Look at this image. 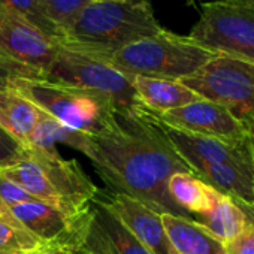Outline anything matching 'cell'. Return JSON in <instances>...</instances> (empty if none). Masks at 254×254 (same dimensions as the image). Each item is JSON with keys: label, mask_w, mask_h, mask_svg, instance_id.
Instances as JSON below:
<instances>
[{"label": "cell", "mask_w": 254, "mask_h": 254, "mask_svg": "<svg viewBox=\"0 0 254 254\" xmlns=\"http://www.w3.org/2000/svg\"><path fill=\"white\" fill-rule=\"evenodd\" d=\"M84 154L111 193L132 196L159 214L191 218L168 191L172 175L191 169L148 109H114L103 129L88 135Z\"/></svg>", "instance_id": "1"}, {"label": "cell", "mask_w": 254, "mask_h": 254, "mask_svg": "<svg viewBox=\"0 0 254 254\" xmlns=\"http://www.w3.org/2000/svg\"><path fill=\"white\" fill-rule=\"evenodd\" d=\"M163 30L148 0L90 2L64 27L60 45L103 60L126 45Z\"/></svg>", "instance_id": "2"}, {"label": "cell", "mask_w": 254, "mask_h": 254, "mask_svg": "<svg viewBox=\"0 0 254 254\" xmlns=\"http://www.w3.org/2000/svg\"><path fill=\"white\" fill-rule=\"evenodd\" d=\"M215 53L203 48L189 36L163 30L139 39L105 57L112 67L129 76H151L181 81L214 59Z\"/></svg>", "instance_id": "3"}, {"label": "cell", "mask_w": 254, "mask_h": 254, "mask_svg": "<svg viewBox=\"0 0 254 254\" xmlns=\"http://www.w3.org/2000/svg\"><path fill=\"white\" fill-rule=\"evenodd\" d=\"M12 90L62 124L87 135L102 130L115 109L97 93L48 79H17Z\"/></svg>", "instance_id": "4"}, {"label": "cell", "mask_w": 254, "mask_h": 254, "mask_svg": "<svg viewBox=\"0 0 254 254\" xmlns=\"http://www.w3.org/2000/svg\"><path fill=\"white\" fill-rule=\"evenodd\" d=\"M189 38L215 54L254 63V3L250 0L205 3Z\"/></svg>", "instance_id": "5"}, {"label": "cell", "mask_w": 254, "mask_h": 254, "mask_svg": "<svg viewBox=\"0 0 254 254\" xmlns=\"http://www.w3.org/2000/svg\"><path fill=\"white\" fill-rule=\"evenodd\" d=\"M45 79L97 93L118 111L147 109L135 91L132 76L120 72L106 62L64 47H60Z\"/></svg>", "instance_id": "6"}, {"label": "cell", "mask_w": 254, "mask_h": 254, "mask_svg": "<svg viewBox=\"0 0 254 254\" xmlns=\"http://www.w3.org/2000/svg\"><path fill=\"white\" fill-rule=\"evenodd\" d=\"M181 82L199 97L229 109L238 120L254 115V63L215 56Z\"/></svg>", "instance_id": "7"}, {"label": "cell", "mask_w": 254, "mask_h": 254, "mask_svg": "<svg viewBox=\"0 0 254 254\" xmlns=\"http://www.w3.org/2000/svg\"><path fill=\"white\" fill-rule=\"evenodd\" d=\"M72 254H151L97 197L76 217L66 245Z\"/></svg>", "instance_id": "8"}, {"label": "cell", "mask_w": 254, "mask_h": 254, "mask_svg": "<svg viewBox=\"0 0 254 254\" xmlns=\"http://www.w3.org/2000/svg\"><path fill=\"white\" fill-rule=\"evenodd\" d=\"M26 148L42 169L54 208L73 218L97 196L100 189L82 171L78 160L62 159L57 150Z\"/></svg>", "instance_id": "9"}, {"label": "cell", "mask_w": 254, "mask_h": 254, "mask_svg": "<svg viewBox=\"0 0 254 254\" xmlns=\"http://www.w3.org/2000/svg\"><path fill=\"white\" fill-rule=\"evenodd\" d=\"M60 47L59 39L45 33L17 11L0 5V51L5 56L47 78Z\"/></svg>", "instance_id": "10"}, {"label": "cell", "mask_w": 254, "mask_h": 254, "mask_svg": "<svg viewBox=\"0 0 254 254\" xmlns=\"http://www.w3.org/2000/svg\"><path fill=\"white\" fill-rule=\"evenodd\" d=\"M154 115L165 124L189 133L230 144H242L248 141L242 121L224 106L206 99H199L186 106Z\"/></svg>", "instance_id": "11"}, {"label": "cell", "mask_w": 254, "mask_h": 254, "mask_svg": "<svg viewBox=\"0 0 254 254\" xmlns=\"http://www.w3.org/2000/svg\"><path fill=\"white\" fill-rule=\"evenodd\" d=\"M96 197L115 214L151 254H174L162 223V214L141 200L121 193H103L99 190Z\"/></svg>", "instance_id": "12"}, {"label": "cell", "mask_w": 254, "mask_h": 254, "mask_svg": "<svg viewBox=\"0 0 254 254\" xmlns=\"http://www.w3.org/2000/svg\"><path fill=\"white\" fill-rule=\"evenodd\" d=\"M160 126L171 144L174 145V148L177 150V153L184 159L186 163L189 160L197 159L212 163H227L254 169L253 150L250 141L242 144H230L220 139L175 129V127L168 126L163 121H160Z\"/></svg>", "instance_id": "13"}, {"label": "cell", "mask_w": 254, "mask_h": 254, "mask_svg": "<svg viewBox=\"0 0 254 254\" xmlns=\"http://www.w3.org/2000/svg\"><path fill=\"white\" fill-rule=\"evenodd\" d=\"M9 211L24 229L45 245L66 248L73 230L72 217L41 200H30L12 206Z\"/></svg>", "instance_id": "14"}, {"label": "cell", "mask_w": 254, "mask_h": 254, "mask_svg": "<svg viewBox=\"0 0 254 254\" xmlns=\"http://www.w3.org/2000/svg\"><path fill=\"white\" fill-rule=\"evenodd\" d=\"M162 223L174 254H227L226 245L193 218L162 214Z\"/></svg>", "instance_id": "15"}, {"label": "cell", "mask_w": 254, "mask_h": 254, "mask_svg": "<svg viewBox=\"0 0 254 254\" xmlns=\"http://www.w3.org/2000/svg\"><path fill=\"white\" fill-rule=\"evenodd\" d=\"M133 87L144 108L153 114H165L202 99L177 79L133 76Z\"/></svg>", "instance_id": "16"}, {"label": "cell", "mask_w": 254, "mask_h": 254, "mask_svg": "<svg viewBox=\"0 0 254 254\" xmlns=\"http://www.w3.org/2000/svg\"><path fill=\"white\" fill-rule=\"evenodd\" d=\"M42 112L12 88L0 93V127L24 147L29 145Z\"/></svg>", "instance_id": "17"}, {"label": "cell", "mask_w": 254, "mask_h": 254, "mask_svg": "<svg viewBox=\"0 0 254 254\" xmlns=\"http://www.w3.org/2000/svg\"><path fill=\"white\" fill-rule=\"evenodd\" d=\"M168 191L172 200L191 217L209 212L220 196V191L193 172H178L172 175L168 183Z\"/></svg>", "instance_id": "18"}, {"label": "cell", "mask_w": 254, "mask_h": 254, "mask_svg": "<svg viewBox=\"0 0 254 254\" xmlns=\"http://www.w3.org/2000/svg\"><path fill=\"white\" fill-rule=\"evenodd\" d=\"M191 218L224 245L236 239L244 232L248 221L244 208L223 193H220L209 212L193 215Z\"/></svg>", "instance_id": "19"}, {"label": "cell", "mask_w": 254, "mask_h": 254, "mask_svg": "<svg viewBox=\"0 0 254 254\" xmlns=\"http://www.w3.org/2000/svg\"><path fill=\"white\" fill-rule=\"evenodd\" d=\"M87 141H88L87 133L73 130L70 127L62 124L59 120L48 115L47 112H42V117L27 147L41 148V150H57L56 144H63L84 154Z\"/></svg>", "instance_id": "20"}, {"label": "cell", "mask_w": 254, "mask_h": 254, "mask_svg": "<svg viewBox=\"0 0 254 254\" xmlns=\"http://www.w3.org/2000/svg\"><path fill=\"white\" fill-rule=\"evenodd\" d=\"M48 247L18 221H11L0 217V254H15L24 251H35Z\"/></svg>", "instance_id": "21"}, {"label": "cell", "mask_w": 254, "mask_h": 254, "mask_svg": "<svg viewBox=\"0 0 254 254\" xmlns=\"http://www.w3.org/2000/svg\"><path fill=\"white\" fill-rule=\"evenodd\" d=\"M0 5L17 11L18 14H21L24 18H27L29 21L36 24L39 29H42L50 36L62 41L63 33H62L60 27L47 15L39 0H0Z\"/></svg>", "instance_id": "22"}, {"label": "cell", "mask_w": 254, "mask_h": 254, "mask_svg": "<svg viewBox=\"0 0 254 254\" xmlns=\"http://www.w3.org/2000/svg\"><path fill=\"white\" fill-rule=\"evenodd\" d=\"M39 2L47 15L60 27L62 33L64 27H67L79 14V11L90 3L88 0H39Z\"/></svg>", "instance_id": "23"}, {"label": "cell", "mask_w": 254, "mask_h": 254, "mask_svg": "<svg viewBox=\"0 0 254 254\" xmlns=\"http://www.w3.org/2000/svg\"><path fill=\"white\" fill-rule=\"evenodd\" d=\"M17 79H45V76L41 72L9 59L0 51V93L11 90Z\"/></svg>", "instance_id": "24"}, {"label": "cell", "mask_w": 254, "mask_h": 254, "mask_svg": "<svg viewBox=\"0 0 254 254\" xmlns=\"http://www.w3.org/2000/svg\"><path fill=\"white\" fill-rule=\"evenodd\" d=\"M239 205L244 208L248 221L244 232L236 239L226 244V251L227 254H254V206Z\"/></svg>", "instance_id": "25"}, {"label": "cell", "mask_w": 254, "mask_h": 254, "mask_svg": "<svg viewBox=\"0 0 254 254\" xmlns=\"http://www.w3.org/2000/svg\"><path fill=\"white\" fill-rule=\"evenodd\" d=\"M27 157V148L11 138L0 127V171L11 168Z\"/></svg>", "instance_id": "26"}, {"label": "cell", "mask_w": 254, "mask_h": 254, "mask_svg": "<svg viewBox=\"0 0 254 254\" xmlns=\"http://www.w3.org/2000/svg\"><path fill=\"white\" fill-rule=\"evenodd\" d=\"M0 200H2L8 208L30 202V200H38L35 199L26 189L5 177L0 172Z\"/></svg>", "instance_id": "27"}, {"label": "cell", "mask_w": 254, "mask_h": 254, "mask_svg": "<svg viewBox=\"0 0 254 254\" xmlns=\"http://www.w3.org/2000/svg\"><path fill=\"white\" fill-rule=\"evenodd\" d=\"M245 130H247V136H248V141L251 144V148L254 151V115H247L244 118H241Z\"/></svg>", "instance_id": "28"}, {"label": "cell", "mask_w": 254, "mask_h": 254, "mask_svg": "<svg viewBox=\"0 0 254 254\" xmlns=\"http://www.w3.org/2000/svg\"><path fill=\"white\" fill-rule=\"evenodd\" d=\"M15 254H72V253L60 247H44L35 251H24V253H15Z\"/></svg>", "instance_id": "29"}, {"label": "cell", "mask_w": 254, "mask_h": 254, "mask_svg": "<svg viewBox=\"0 0 254 254\" xmlns=\"http://www.w3.org/2000/svg\"><path fill=\"white\" fill-rule=\"evenodd\" d=\"M88 2H111V0H88Z\"/></svg>", "instance_id": "30"}, {"label": "cell", "mask_w": 254, "mask_h": 254, "mask_svg": "<svg viewBox=\"0 0 254 254\" xmlns=\"http://www.w3.org/2000/svg\"><path fill=\"white\" fill-rule=\"evenodd\" d=\"M253 150V148H251ZM253 163H254V151H253Z\"/></svg>", "instance_id": "31"}, {"label": "cell", "mask_w": 254, "mask_h": 254, "mask_svg": "<svg viewBox=\"0 0 254 254\" xmlns=\"http://www.w3.org/2000/svg\"><path fill=\"white\" fill-rule=\"evenodd\" d=\"M250 2H253V3H254V0H250Z\"/></svg>", "instance_id": "32"}]
</instances>
